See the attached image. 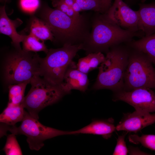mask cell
I'll list each match as a JSON object with an SVG mask.
<instances>
[{"label": "cell", "instance_id": "obj_25", "mask_svg": "<svg viewBox=\"0 0 155 155\" xmlns=\"http://www.w3.org/2000/svg\"><path fill=\"white\" fill-rule=\"evenodd\" d=\"M53 6L61 11L70 17L75 19L81 18L82 15L77 13L72 8L60 0H54L52 2Z\"/></svg>", "mask_w": 155, "mask_h": 155}, {"label": "cell", "instance_id": "obj_19", "mask_svg": "<svg viewBox=\"0 0 155 155\" xmlns=\"http://www.w3.org/2000/svg\"><path fill=\"white\" fill-rule=\"evenodd\" d=\"M105 57L100 52L89 53L79 60L77 68L82 72L87 74L97 68L104 60Z\"/></svg>", "mask_w": 155, "mask_h": 155}, {"label": "cell", "instance_id": "obj_1", "mask_svg": "<svg viewBox=\"0 0 155 155\" xmlns=\"http://www.w3.org/2000/svg\"><path fill=\"white\" fill-rule=\"evenodd\" d=\"M92 30L82 43V49L87 55L106 52L122 42L131 41L135 36H143L140 32L124 29L109 18L106 13L97 15L93 20Z\"/></svg>", "mask_w": 155, "mask_h": 155}, {"label": "cell", "instance_id": "obj_28", "mask_svg": "<svg viewBox=\"0 0 155 155\" xmlns=\"http://www.w3.org/2000/svg\"><path fill=\"white\" fill-rule=\"evenodd\" d=\"M71 7L74 11L77 13H79L80 11H83L79 5L75 1L74 3Z\"/></svg>", "mask_w": 155, "mask_h": 155}, {"label": "cell", "instance_id": "obj_21", "mask_svg": "<svg viewBox=\"0 0 155 155\" xmlns=\"http://www.w3.org/2000/svg\"><path fill=\"white\" fill-rule=\"evenodd\" d=\"M83 11L92 10L102 13H106L111 3L105 0H74Z\"/></svg>", "mask_w": 155, "mask_h": 155}, {"label": "cell", "instance_id": "obj_29", "mask_svg": "<svg viewBox=\"0 0 155 155\" xmlns=\"http://www.w3.org/2000/svg\"><path fill=\"white\" fill-rule=\"evenodd\" d=\"M69 6L71 7L75 2L74 0H60Z\"/></svg>", "mask_w": 155, "mask_h": 155}, {"label": "cell", "instance_id": "obj_16", "mask_svg": "<svg viewBox=\"0 0 155 155\" xmlns=\"http://www.w3.org/2000/svg\"><path fill=\"white\" fill-rule=\"evenodd\" d=\"M23 104L14 105L8 103L6 107L0 115V122L2 123L13 126L22 121L25 110Z\"/></svg>", "mask_w": 155, "mask_h": 155}, {"label": "cell", "instance_id": "obj_12", "mask_svg": "<svg viewBox=\"0 0 155 155\" xmlns=\"http://www.w3.org/2000/svg\"><path fill=\"white\" fill-rule=\"evenodd\" d=\"M89 84L87 74L79 71L73 61L69 66L60 85L66 94L70 93L72 90L84 92Z\"/></svg>", "mask_w": 155, "mask_h": 155}, {"label": "cell", "instance_id": "obj_14", "mask_svg": "<svg viewBox=\"0 0 155 155\" xmlns=\"http://www.w3.org/2000/svg\"><path fill=\"white\" fill-rule=\"evenodd\" d=\"M116 130L114 120L112 118L96 120L87 125L76 131H70V135L86 134L101 135L106 139L110 138Z\"/></svg>", "mask_w": 155, "mask_h": 155}, {"label": "cell", "instance_id": "obj_22", "mask_svg": "<svg viewBox=\"0 0 155 155\" xmlns=\"http://www.w3.org/2000/svg\"><path fill=\"white\" fill-rule=\"evenodd\" d=\"M22 42V49L26 51H43L47 54L49 51L44 43V41L30 33L28 35H25Z\"/></svg>", "mask_w": 155, "mask_h": 155}, {"label": "cell", "instance_id": "obj_17", "mask_svg": "<svg viewBox=\"0 0 155 155\" xmlns=\"http://www.w3.org/2000/svg\"><path fill=\"white\" fill-rule=\"evenodd\" d=\"M131 46L134 49L146 55L155 65V34L144 36L133 41Z\"/></svg>", "mask_w": 155, "mask_h": 155}, {"label": "cell", "instance_id": "obj_24", "mask_svg": "<svg viewBox=\"0 0 155 155\" xmlns=\"http://www.w3.org/2000/svg\"><path fill=\"white\" fill-rule=\"evenodd\" d=\"M16 135L14 134L11 133L7 135L5 145L3 149L7 155H22Z\"/></svg>", "mask_w": 155, "mask_h": 155}, {"label": "cell", "instance_id": "obj_31", "mask_svg": "<svg viewBox=\"0 0 155 155\" xmlns=\"http://www.w3.org/2000/svg\"><path fill=\"white\" fill-rule=\"evenodd\" d=\"M146 0H141V2L142 3H143Z\"/></svg>", "mask_w": 155, "mask_h": 155}, {"label": "cell", "instance_id": "obj_11", "mask_svg": "<svg viewBox=\"0 0 155 155\" xmlns=\"http://www.w3.org/2000/svg\"><path fill=\"white\" fill-rule=\"evenodd\" d=\"M155 123V113L138 112L124 114L116 126L117 131L137 133L145 127Z\"/></svg>", "mask_w": 155, "mask_h": 155}, {"label": "cell", "instance_id": "obj_9", "mask_svg": "<svg viewBox=\"0 0 155 155\" xmlns=\"http://www.w3.org/2000/svg\"><path fill=\"white\" fill-rule=\"evenodd\" d=\"M113 101L124 102L136 111L146 113L155 112V93L149 88H139L131 91L115 92Z\"/></svg>", "mask_w": 155, "mask_h": 155}, {"label": "cell", "instance_id": "obj_13", "mask_svg": "<svg viewBox=\"0 0 155 155\" xmlns=\"http://www.w3.org/2000/svg\"><path fill=\"white\" fill-rule=\"evenodd\" d=\"M22 23L19 18L14 20L10 19L5 10V5L0 9V32L1 34L9 36L12 40V43L16 49H22L20 45L25 35L20 34L16 31V28Z\"/></svg>", "mask_w": 155, "mask_h": 155}, {"label": "cell", "instance_id": "obj_2", "mask_svg": "<svg viewBox=\"0 0 155 155\" xmlns=\"http://www.w3.org/2000/svg\"><path fill=\"white\" fill-rule=\"evenodd\" d=\"M42 16L51 29L55 41L61 42L63 45L83 43L89 34L83 16L72 18L58 9L47 6L43 10Z\"/></svg>", "mask_w": 155, "mask_h": 155}, {"label": "cell", "instance_id": "obj_26", "mask_svg": "<svg viewBox=\"0 0 155 155\" xmlns=\"http://www.w3.org/2000/svg\"><path fill=\"white\" fill-rule=\"evenodd\" d=\"M128 132L125 131L122 135L118 136L117 139L116 146L114 149L113 155H126L129 152V150L125 141V137Z\"/></svg>", "mask_w": 155, "mask_h": 155}, {"label": "cell", "instance_id": "obj_6", "mask_svg": "<svg viewBox=\"0 0 155 155\" xmlns=\"http://www.w3.org/2000/svg\"><path fill=\"white\" fill-rule=\"evenodd\" d=\"M40 76L35 75L31 80V88L23 104L29 114L38 120L42 109L56 102L66 94L60 85L53 84Z\"/></svg>", "mask_w": 155, "mask_h": 155}, {"label": "cell", "instance_id": "obj_20", "mask_svg": "<svg viewBox=\"0 0 155 155\" xmlns=\"http://www.w3.org/2000/svg\"><path fill=\"white\" fill-rule=\"evenodd\" d=\"M30 84L26 82L8 85L9 102L8 103L14 105L23 104L24 94L27 85Z\"/></svg>", "mask_w": 155, "mask_h": 155}, {"label": "cell", "instance_id": "obj_3", "mask_svg": "<svg viewBox=\"0 0 155 155\" xmlns=\"http://www.w3.org/2000/svg\"><path fill=\"white\" fill-rule=\"evenodd\" d=\"M129 55L127 50L117 45L111 48L98 67L93 89H109L115 92L123 90Z\"/></svg>", "mask_w": 155, "mask_h": 155}, {"label": "cell", "instance_id": "obj_18", "mask_svg": "<svg viewBox=\"0 0 155 155\" xmlns=\"http://www.w3.org/2000/svg\"><path fill=\"white\" fill-rule=\"evenodd\" d=\"M30 34L43 41H55L54 35L49 25L44 20L36 18L32 20L30 26Z\"/></svg>", "mask_w": 155, "mask_h": 155}, {"label": "cell", "instance_id": "obj_5", "mask_svg": "<svg viewBox=\"0 0 155 155\" xmlns=\"http://www.w3.org/2000/svg\"><path fill=\"white\" fill-rule=\"evenodd\" d=\"M82 49V43L66 44L61 48L49 49L46 57L41 58L40 76L53 84L60 85L73 58Z\"/></svg>", "mask_w": 155, "mask_h": 155}, {"label": "cell", "instance_id": "obj_7", "mask_svg": "<svg viewBox=\"0 0 155 155\" xmlns=\"http://www.w3.org/2000/svg\"><path fill=\"white\" fill-rule=\"evenodd\" d=\"M135 50L129 53L124 77L123 90L139 88H155V69L144 54Z\"/></svg>", "mask_w": 155, "mask_h": 155}, {"label": "cell", "instance_id": "obj_10", "mask_svg": "<svg viewBox=\"0 0 155 155\" xmlns=\"http://www.w3.org/2000/svg\"><path fill=\"white\" fill-rule=\"evenodd\" d=\"M106 13L109 18L124 29L133 32L141 31L138 11L132 10L123 0H115Z\"/></svg>", "mask_w": 155, "mask_h": 155}, {"label": "cell", "instance_id": "obj_23", "mask_svg": "<svg viewBox=\"0 0 155 155\" xmlns=\"http://www.w3.org/2000/svg\"><path fill=\"white\" fill-rule=\"evenodd\" d=\"M128 139L130 143L140 144L145 148L155 151V135L143 134L140 136L136 134H131L129 136Z\"/></svg>", "mask_w": 155, "mask_h": 155}, {"label": "cell", "instance_id": "obj_8", "mask_svg": "<svg viewBox=\"0 0 155 155\" xmlns=\"http://www.w3.org/2000/svg\"><path fill=\"white\" fill-rule=\"evenodd\" d=\"M4 124L2 126L3 132L8 131L16 135H24L27 137L30 148L38 151L44 145L46 140L60 135H70L69 131L58 130L42 125L37 119L25 111L24 117L20 125L17 127Z\"/></svg>", "mask_w": 155, "mask_h": 155}, {"label": "cell", "instance_id": "obj_15", "mask_svg": "<svg viewBox=\"0 0 155 155\" xmlns=\"http://www.w3.org/2000/svg\"><path fill=\"white\" fill-rule=\"evenodd\" d=\"M139 6L141 31L144 36L155 34V3H140Z\"/></svg>", "mask_w": 155, "mask_h": 155}, {"label": "cell", "instance_id": "obj_4", "mask_svg": "<svg viewBox=\"0 0 155 155\" xmlns=\"http://www.w3.org/2000/svg\"><path fill=\"white\" fill-rule=\"evenodd\" d=\"M41 57L23 49L8 55L3 65V76L8 85L25 82L30 83L35 75L40 76Z\"/></svg>", "mask_w": 155, "mask_h": 155}, {"label": "cell", "instance_id": "obj_27", "mask_svg": "<svg viewBox=\"0 0 155 155\" xmlns=\"http://www.w3.org/2000/svg\"><path fill=\"white\" fill-rule=\"evenodd\" d=\"M39 0H20V5L22 9L28 13H32L38 8Z\"/></svg>", "mask_w": 155, "mask_h": 155}, {"label": "cell", "instance_id": "obj_30", "mask_svg": "<svg viewBox=\"0 0 155 155\" xmlns=\"http://www.w3.org/2000/svg\"><path fill=\"white\" fill-rule=\"evenodd\" d=\"M108 2L111 3V2L112 0H105Z\"/></svg>", "mask_w": 155, "mask_h": 155}, {"label": "cell", "instance_id": "obj_32", "mask_svg": "<svg viewBox=\"0 0 155 155\" xmlns=\"http://www.w3.org/2000/svg\"><path fill=\"white\" fill-rule=\"evenodd\" d=\"M1 1H5V2H6L7 0H1Z\"/></svg>", "mask_w": 155, "mask_h": 155}]
</instances>
